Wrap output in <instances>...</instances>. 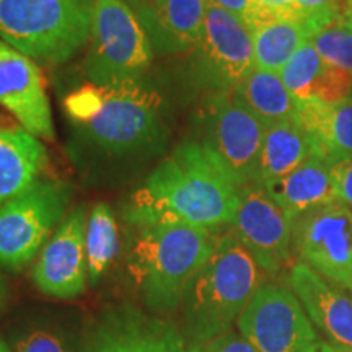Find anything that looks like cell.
Masks as SVG:
<instances>
[{"label": "cell", "instance_id": "cell-1", "mask_svg": "<svg viewBox=\"0 0 352 352\" xmlns=\"http://www.w3.org/2000/svg\"><path fill=\"white\" fill-rule=\"evenodd\" d=\"M63 107L72 132L70 153L80 165L142 164L168 144V104L145 77L114 85L87 82Z\"/></svg>", "mask_w": 352, "mask_h": 352}, {"label": "cell", "instance_id": "cell-2", "mask_svg": "<svg viewBox=\"0 0 352 352\" xmlns=\"http://www.w3.org/2000/svg\"><path fill=\"white\" fill-rule=\"evenodd\" d=\"M240 183L201 140L178 144L132 191L122 209L138 227L179 223L206 230L232 226Z\"/></svg>", "mask_w": 352, "mask_h": 352}, {"label": "cell", "instance_id": "cell-3", "mask_svg": "<svg viewBox=\"0 0 352 352\" xmlns=\"http://www.w3.org/2000/svg\"><path fill=\"white\" fill-rule=\"evenodd\" d=\"M263 270L233 233L220 235L183 298L188 338L202 346L230 331L261 287Z\"/></svg>", "mask_w": 352, "mask_h": 352}, {"label": "cell", "instance_id": "cell-4", "mask_svg": "<svg viewBox=\"0 0 352 352\" xmlns=\"http://www.w3.org/2000/svg\"><path fill=\"white\" fill-rule=\"evenodd\" d=\"M217 236L206 228L160 223L142 228L129 254V272L151 310L182 305L184 294L214 252Z\"/></svg>", "mask_w": 352, "mask_h": 352}, {"label": "cell", "instance_id": "cell-5", "mask_svg": "<svg viewBox=\"0 0 352 352\" xmlns=\"http://www.w3.org/2000/svg\"><path fill=\"white\" fill-rule=\"evenodd\" d=\"M95 0H0V39L34 63L63 64L90 39Z\"/></svg>", "mask_w": 352, "mask_h": 352}, {"label": "cell", "instance_id": "cell-6", "mask_svg": "<svg viewBox=\"0 0 352 352\" xmlns=\"http://www.w3.org/2000/svg\"><path fill=\"white\" fill-rule=\"evenodd\" d=\"M153 57L155 51L138 13L121 0H95L83 63L88 82L114 85L139 80L145 77Z\"/></svg>", "mask_w": 352, "mask_h": 352}, {"label": "cell", "instance_id": "cell-7", "mask_svg": "<svg viewBox=\"0 0 352 352\" xmlns=\"http://www.w3.org/2000/svg\"><path fill=\"white\" fill-rule=\"evenodd\" d=\"M70 197L67 183L44 179L0 206V266L8 271L28 266L67 215Z\"/></svg>", "mask_w": 352, "mask_h": 352}, {"label": "cell", "instance_id": "cell-8", "mask_svg": "<svg viewBox=\"0 0 352 352\" xmlns=\"http://www.w3.org/2000/svg\"><path fill=\"white\" fill-rule=\"evenodd\" d=\"M202 144L212 148L240 186L258 183L266 124L233 90L210 91L197 111Z\"/></svg>", "mask_w": 352, "mask_h": 352}, {"label": "cell", "instance_id": "cell-9", "mask_svg": "<svg viewBox=\"0 0 352 352\" xmlns=\"http://www.w3.org/2000/svg\"><path fill=\"white\" fill-rule=\"evenodd\" d=\"M254 67L253 33L243 20L208 0L204 30L191 51V85L210 91L233 90Z\"/></svg>", "mask_w": 352, "mask_h": 352}, {"label": "cell", "instance_id": "cell-10", "mask_svg": "<svg viewBox=\"0 0 352 352\" xmlns=\"http://www.w3.org/2000/svg\"><path fill=\"white\" fill-rule=\"evenodd\" d=\"M236 328L258 352H320L323 346L294 290L279 284L256 290Z\"/></svg>", "mask_w": 352, "mask_h": 352}, {"label": "cell", "instance_id": "cell-11", "mask_svg": "<svg viewBox=\"0 0 352 352\" xmlns=\"http://www.w3.org/2000/svg\"><path fill=\"white\" fill-rule=\"evenodd\" d=\"M294 253L329 283L352 294V209L336 201L294 220Z\"/></svg>", "mask_w": 352, "mask_h": 352}, {"label": "cell", "instance_id": "cell-12", "mask_svg": "<svg viewBox=\"0 0 352 352\" xmlns=\"http://www.w3.org/2000/svg\"><path fill=\"white\" fill-rule=\"evenodd\" d=\"M292 228L294 220L267 195L263 184L250 183L240 188L232 233L264 272L276 274L292 259Z\"/></svg>", "mask_w": 352, "mask_h": 352}, {"label": "cell", "instance_id": "cell-13", "mask_svg": "<svg viewBox=\"0 0 352 352\" xmlns=\"http://www.w3.org/2000/svg\"><path fill=\"white\" fill-rule=\"evenodd\" d=\"M85 352H201V346L170 321L126 305L101 316Z\"/></svg>", "mask_w": 352, "mask_h": 352}, {"label": "cell", "instance_id": "cell-14", "mask_svg": "<svg viewBox=\"0 0 352 352\" xmlns=\"http://www.w3.org/2000/svg\"><path fill=\"white\" fill-rule=\"evenodd\" d=\"M85 228L87 210L77 206L43 246L32 271L33 283L43 294L64 300L83 294L88 280Z\"/></svg>", "mask_w": 352, "mask_h": 352}, {"label": "cell", "instance_id": "cell-15", "mask_svg": "<svg viewBox=\"0 0 352 352\" xmlns=\"http://www.w3.org/2000/svg\"><path fill=\"white\" fill-rule=\"evenodd\" d=\"M0 107L43 139H54L50 98L39 65L0 39Z\"/></svg>", "mask_w": 352, "mask_h": 352}, {"label": "cell", "instance_id": "cell-16", "mask_svg": "<svg viewBox=\"0 0 352 352\" xmlns=\"http://www.w3.org/2000/svg\"><path fill=\"white\" fill-rule=\"evenodd\" d=\"M289 284L308 318L329 342L352 349V296L298 261L290 267Z\"/></svg>", "mask_w": 352, "mask_h": 352}, {"label": "cell", "instance_id": "cell-17", "mask_svg": "<svg viewBox=\"0 0 352 352\" xmlns=\"http://www.w3.org/2000/svg\"><path fill=\"white\" fill-rule=\"evenodd\" d=\"M208 0H148L138 13L155 54L191 52L204 30Z\"/></svg>", "mask_w": 352, "mask_h": 352}, {"label": "cell", "instance_id": "cell-18", "mask_svg": "<svg viewBox=\"0 0 352 352\" xmlns=\"http://www.w3.org/2000/svg\"><path fill=\"white\" fill-rule=\"evenodd\" d=\"M296 121L311 142V155L333 166L352 158V96L340 103L297 100Z\"/></svg>", "mask_w": 352, "mask_h": 352}, {"label": "cell", "instance_id": "cell-19", "mask_svg": "<svg viewBox=\"0 0 352 352\" xmlns=\"http://www.w3.org/2000/svg\"><path fill=\"white\" fill-rule=\"evenodd\" d=\"M46 165L41 140L16 121L0 116V206L39 182Z\"/></svg>", "mask_w": 352, "mask_h": 352}, {"label": "cell", "instance_id": "cell-20", "mask_svg": "<svg viewBox=\"0 0 352 352\" xmlns=\"http://www.w3.org/2000/svg\"><path fill=\"white\" fill-rule=\"evenodd\" d=\"M272 199L290 219L340 201L331 176V166L320 158L310 157L287 176L263 184Z\"/></svg>", "mask_w": 352, "mask_h": 352}, {"label": "cell", "instance_id": "cell-21", "mask_svg": "<svg viewBox=\"0 0 352 352\" xmlns=\"http://www.w3.org/2000/svg\"><path fill=\"white\" fill-rule=\"evenodd\" d=\"M310 157H314L311 142L296 118L267 126L259 157L258 183L277 182Z\"/></svg>", "mask_w": 352, "mask_h": 352}, {"label": "cell", "instance_id": "cell-22", "mask_svg": "<svg viewBox=\"0 0 352 352\" xmlns=\"http://www.w3.org/2000/svg\"><path fill=\"white\" fill-rule=\"evenodd\" d=\"M233 91L266 126L296 118L297 98L279 74L254 65Z\"/></svg>", "mask_w": 352, "mask_h": 352}, {"label": "cell", "instance_id": "cell-23", "mask_svg": "<svg viewBox=\"0 0 352 352\" xmlns=\"http://www.w3.org/2000/svg\"><path fill=\"white\" fill-rule=\"evenodd\" d=\"M254 65L270 72L280 74L290 57L307 41L300 21L274 20L253 30Z\"/></svg>", "mask_w": 352, "mask_h": 352}, {"label": "cell", "instance_id": "cell-24", "mask_svg": "<svg viewBox=\"0 0 352 352\" xmlns=\"http://www.w3.org/2000/svg\"><path fill=\"white\" fill-rule=\"evenodd\" d=\"M120 250V228L113 210L104 202H96L87 219L85 253L88 283L95 285L108 271Z\"/></svg>", "mask_w": 352, "mask_h": 352}, {"label": "cell", "instance_id": "cell-25", "mask_svg": "<svg viewBox=\"0 0 352 352\" xmlns=\"http://www.w3.org/2000/svg\"><path fill=\"white\" fill-rule=\"evenodd\" d=\"M351 12L341 19L334 20L307 38L323 57V60L333 67H338L352 76V21Z\"/></svg>", "mask_w": 352, "mask_h": 352}, {"label": "cell", "instance_id": "cell-26", "mask_svg": "<svg viewBox=\"0 0 352 352\" xmlns=\"http://www.w3.org/2000/svg\"><path fill=\"white\" fill-rule=\"evenodd\" d=\"M324 64L327 63L315 50L314 44L305 41L300 46V50L290 57V60L284 65L279 76L290 94L297 100H310Z\"/></svg>", "mask_w": 352, "mask_h": 352}, {"label": "cell", "instance_id": "cell-27", "mask_svg": "<svg viewBox=\"0 0 352 352\" xmlns=\"http://www.w3.org/2000/svg\"><path fill=\"white\" fill-rule=\"evenodd\" d=\"M352 96V76L344 70L324 64L318 80L315 83L311 98L323 103H340Z\"/></svg>", "mask_w": 352, "mask_h": 352}, {"label": "cell", "instance_id": "cell-28", "mask_svg": "<svg viewBox=\"0 0 352 352\" xmlns=\"http://www.w3.org/2000/svg\"><path fill=\"white\" fill-rule=\"evenodd\" d=\"M13 352H69L64 340L44 328H33L21 334L13 344Z\"/></svg>", "mask_w": 352, "mask_h": 352}, {"label": "cell", "instance_id": "cell-29", "mask_svg": "<svg viewBox=\"0 0 352 352\" xmlns=\"http://www.w3.org/2000/svg\"><path fill=\"white\" fill-rule=\"evenodd\" d=\"M201 352H258L240 333L230 331L220 334L201 346Z\"/></svg>", "mask_w": 352, "mask_h": 352}, {"label": "cell", "instance_id": "cell-30", "mask_svg": "<svg viewBox=\"0 0 352 352\" xmlns=\"http://www.w3.org/2000/svg\"><path fill=\"white\" fill-rule=\"evenodd\" d=\"M331 176L338 199L352 209V158L334 164L331 166Z\"/></svg>", "mask_w": 352, "mask_h": 352}, {"label": "cell", "instance_id": "cell-31", "mask_svg": "<svg viewBox=\"0 0 352 352\" xmlns=\"http://www.w3.org/2000/svg\"><path fill=\"white\" fill-rule=\"evenodd\" d=\"M336 2H340V0H296V3L290 8V16H292V20L300 21L310 13L318 12L321 8L333 6Z\"/></svg>", "mask_w": 352, "mask_h": 352}, {"label": "cell", "instance_id": "cell-32", "mask_svg": "<svg viewBox=\"0 0 352 352\" xmlns=\"http://www.w3.org/2000/svg\"><path fill=\"white\" fill-rule=\"evenodd\" d=\"M209 2L215 3V6L223 8V10L233 13V15H236L243 21L248 19L250 12H252L254 6V0H209Z\"/></svg>", "mask_w": 352, "mask_h": 352}, {"label": "cell", "instance_id": "cell-33", "mask_svg": "<svg viewBox=\"0 0 352 352\" xmlns=\"http://www.w3.org/2000/svg\"><path fill=\"white\" fill-rule=\"evenodd\" d=\"M256 2L279 13L280 19L292 20V16H290V8L296 3V0H256Z\"/></svg>", "mask_w": 352, "mask_h": 352}, {"label": "cell", "instance_id": "cell-34", "mask_svg": "<svg viewBox=\"0 0 352 352\" xmlns=\"http://www.w3.org/2000/svg\"><path fill=\"white\" fill-rule=\"evenodd\" d=\"M121 2H124L126 6H129L135 13H140L145 7H147L148 0H121Z\"/></svg>", "mask_w": 352, "mask_h": 352}, {"label": "cell", "instance_id": "cell-35", "mask_svg": "<svg viewBox=\"0 0 352 352\" xmlns=\"http://www.w3.org/2000/svg\"><path fill=\"white\" fill-rule=\"evenodd\" d=\"M320 352H351V351L346 349V347L334 346V344H331V342H327V344L323 342V346H321Z\"/></svg>", "mask_w": 352, "mask_h": 352}, {"label": "cell", "instance_id": "cell-36", "mask_svg": "<svg viewBox=\"0 0 352 352\" xmlns=\"http://www.w3.org/2000/svg\"><path fill=\"white\" fill-rule=\"evenodd\" d=\"M3 296H6V284H3V279H2V276H0V305H2Z\"/></svg>", "mask_w": 352, "mask_h": 352}, {"label": "cell", "instance_id": "cell-37", "mask_svg": "<svg viewBox=\"0 0 352 352\" xmlns=\"http://www.w3.org/2000/svg\"><path fill=\"white\" fill-rule=\"evenodd\" d=\"M0 352H13V351L6 344V342L0 340Z\"/></svg>", "mask_w": 352, "mask_h": 352}, {"label": "cell", "instance_id": "cell-38", "mask_svg": "<svg viewBox=\"0 0 352 352\" xmlns=\"http://www.w3.org/2000/svg\"><path fill=\"white\" fill-rule=\"evenodd\" d=\"M347 2H349V3H351V6H352V0H347Z\"/></svg>", "mask_w": 352, "mask_h": 352}, {"label": "cell", "instance_id": "cell-39", "mask_svg": "<svg viewBox=\"0 0 352 352\" xmlns=\"http://www.w3.org/2000/svg\"><path fill=\"white\" fill-rule=\"evenodd\" d=\"M351 21H352V12H351Z\"/></svg>", "mask_w": 352, "mask_h": 352}, {"label": "cell", "instance_id": "cell-40", "mask_svg": "<svg viewBox=\"0 0 352 352\" xmlns=\"http://www.w3.org/2000/svg\"><path fill=\"white\" fill-rule=\"evenodd\" d=\"M349 351H351V352H352V349H349Z\"/></svg>", "mask_w": 352, "mask_h": 352}]
</instances>
